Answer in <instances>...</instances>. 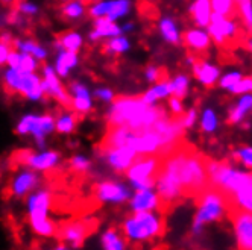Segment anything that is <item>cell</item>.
Returning <instances> with one entry per match:
<instances>
[{"mask_svg":"<svg viewBox=\"0 0 252 250\" xmlns=\"http://www.w3.org/2000/svg\"><path fill=\"white\" fill-rule=\"evenodd\" d=\"M167 117L163 106L148 105L141 97L120 96L108 112V126H128L134 131H145Z\"/></svg>","mask_w":252,"mask_h":250,"instance_id":"6da1fadb","label":"cell"},{"mask_svg":"<svg viewBox=\"0 0 252 250\" xmlns=\"http://www.w3.org/2000/svg\"><path fill=\"white\" fill-rule=\"evenodd\" d=\"M207 156L196 152L189 146L179 166V181H181L183 197L196 199L204 190L210 187V177L205 164Z\"/></svg>","mask_w":252,"mask_h":250,"instance_id":"7a4b0ae2","label":"cell"},{"mask_svg":"<svg viewBox=\"0 0 252 250\" xmlns=\"http://www.w3.org/2000/svg\"><path fill=\"white\" fill-rule=\"evenodd\" d=\"M194 200L197 203V212L193 222V234H201L205 224L218 222L228 214L226 195L216 187H208Z\"/></svg>","mask_w":252,"mask_h":250,"instance_id":"3957f363","label":"cell"},{"mask_svg":"<svg viewBox=\"0 0 252 250\" xmlns=\"http://www.w3.org/2000/svg\"><path fill=\"white\" fill-rule=\"evenodd\" d=\"M161 216L154 214L152 211L135 212L123 224L125 237L132 243L154 241L157 237L163 235L164 232V220L161 219Z\"/></svg>","mask_w":252,"mask_h":250,"instance_id":"277c9868","label":"cell"},{"mask_svg":"<svg viewBox=\"0 0 252 250\" xmlns=\"http://www.w3.org/2000/svg\"><path fill=\"white\" fill-rule=\"evenodd\" d=\"M163 155L152 153V155H140L126 170V176L132 182V187L137 190H148L154 188L157 177L159 174L161 166H163Z\"/></svg>","mask_w":252,"mask_h":250,"instance_id":"5b68a950","label":"cell"},{"mask_svg":"<svg viewBox=\"0 0 252 250\" xmlns=\"http://www.w3.org/2000/svg\"><path fill=\"white\" fill-rule=\"evenodd\" d=\"M208 28L210 37L214 43L222 49H234L237 46H243L248 35L232 22V19H226L219 14H211V20Z\"/></svg>","mask_w":252,"mask_h":250,"instance_id":"8992f818","label":"cell"},{"mask_svg":"<svg viewBox=\"0 0 252 250\" xmlns=\"http://www.w3.org/2000/svg\"><path fill=\"white\" fill-rule=\"evenodd\" d=\"M50 193L38 191L29 199V223L32 230L40 237H53L57 234L55 224L47 219V212L50 208Z\"/></svg>","mask_w":252,"mask_h":250,"instance_id":"52a82bcc","label":"cell"},{"mask_svg":"<svg viewBox=\"0 0 252 250\" xmlns=\"http://www.w3.org/2000/svg\"><path fill=\"white\" fill-rule=\"evenodd\" d=\"M228 217L234 226L237 247L243 250H252V212L234 208L228 211Z\"/></svg>","mask_w":252,"mask_h":250,"instance_id":"ba28073f","label":"cell"},{"mask_svg":"<svg viewBox=\"0 0 252 250\" xmlns=\"http://www.w3.org/2000/svg\"><path fill=\"white\" fill-rule=\"evenodd\" d=\"M20 164H25L37 171H47L60 163L58 152H44V153H32L31 150H22L14 156Z\"/></svg>","mask_w":252,"mask_h":250,"instance_id":"9c48e42d","label":"cell"},{"mask_svg":"<svg viewBox=\"0 0 252 250\" xmlns=\"http://www.w3.org/2000/svg\"><path fill=\"white\" fill-rule=\"evenodd\" d=\"M93 224H90L87 222H71V223H67L64 224L58 235L63 241H67L70 243L71 247H81L82 243L85 241V238L93 232Z\"/></svg>","mask_w":252,"mask_h":250,"instance_id":"30bf717a","label":"cell"},{"mask_svg":"<svg viewBox=\"0 0 252 250\" xmlns=\"http://www.w3.org/2000/svg\"><path fill=\"white\" fill-rule=\"evenodd\" d=\"M94 195L100 202H110V203H123L129 199V191L125 185L105 181L96 185Z\"/></svg>","mask_w":252,"mask_h":250,"instance_id":"8fae6325","label":"cell"},{"mask_svg":"<svg viewBox=\"0 0 252 250\" xmlns=\"http://www.w3.org/2000/svg\"><path fill=\"white\" fill-rule=\"evenodd\" d=\"M102 153L105 155L108 164H110L119 173L128 170L137 158V152L129 146L113 147V149H108Z\"/></svg>","mask_w":252,"mask_h":250,"instance_id":"7c38bea8","label":"cell"},{"mask_svg":"<svg viewBox=\"0 0 252 250\" xmlns=\"http://www.w3.org/2000/svg\"><path fill=\"white\" fill-rule=\"evenodd\" d=\"M55 117L52 114H44V115H31V132L35 137V142L38 147L46 146V135L50 134L55 129Z\"/></svg>","mask_w":252,"mask_h":250,"instance_id":"4fadbf2b","label":"cell"},{"mask_svg":"<svg viewBox=\"0 0 252 250\" xmlns=\"http://www.w3.org/2000/svg\"><path fill=\"white\" fill-rule=\"evenodd\" d=\"M158 205H159V199L158 194L152 191V188L148 190H137L135 195L131 200V208L134 212H140V211H158Z\"/></svg>","mask_w":252,"mask_h":250,"instance_id":"5bb4252c","label":"cell"},{"mask_svg":"<svg viewBox=\"0 0 252 250\" xmlns=\"http://www.w3.org/2000/svg\"><path fill=\"white\" fill-rule=\"evenodd\" d=\"M40 184V177L35 171H22L19 176L12 181L11 193L17 197H23L29 191H32L35 187Z\"/></svg>","mask_w":252,"mask_h":250,"instance_id":"9a60e30c","label":"cell"},{"mask_svg":"<svg viewBox=\"0 0 252 250\" xmlns=\"http://www.w3.org/2000/svg\"><path fill=\"white\" fill-rule=\"evenodd\" d=\"M120 33H122V28H119L110 17L102 15L94 19V30L90 33V40L97 41L106 37H117Z\"/></svg>","mask_w":252,"mask_h":250,"instance_id":"2e32d148","label":"cell"},{"mask_svg":"<svg viewBox=\"0 0 252 250\" xmlns=\"http://www.w3.org/2000/svg\"><path fill=\"white\" fill-rule=\"evenodd\" d=\"M193 73L196 76V79L201 83H204L205 86H211L213 83H216V81L219 79V68L214 67L205 61H202L201 58H193Z\"/></svg>","mask_w":252,"mask_h":250,"instance_id":"e0dca14e","label":"cell"},{"mask_svg":"<svg viewBox=\"0 0 252 250\" xmlns=\"http://www.w3.org/2000/svg\"><path fill=\"white\" fill-rule=\"evenodd\" d=\"M183 41L187 49L197 52V53H202V52H207L210 47V33L201 29H191V30L184 32Z\"/></svg>","mask_w":252,"mask_h":250,"instance_id":"ac0fdd59","label":"cell"},{"mask_svg":"<svg viewBox=\"0 0 252 250\" xmlns=\"http://www.w3.org/2000/svg\"><path fill=\"white\" fill-rule=\"evenodd\" d=\"M234 208H239V209L252 212V179L249 182H246L243 187H240L229 197L228 211L234 209Z\"/></svg>","mask_w":252,"mask_h":250,"instance_id":"d6986e66","label":"cell"},{"mask_svg":"<svg viewBox=\"0 0 252 250\" xmlns=\"http://www.w3.org/2000/svg\"><path fill=\"white\" fill-rule=\"evenodd\" d=\"M190 14L196 26L207 28L211 20V2L210 0H194L190 8Z\"/></svg>","mask_w":252,"mask_h":250,"instance_id":"ffe728a7","label":"cell"},{"mask_svg":"<svg viewBox=\"0 0 252 250\" xmlns=\"http://www.w3.org/2000/svg\"><path fill=\"white\" fill-rule=\"evenodd\" d=\"M173 91V85L170 81H164V82H158L154 88H151L149 91H146L141 96V99L145 100L148 105H154L157 100L164 99L167 96H170Z\"/></svg>","mask_w":252,"mask_h":250,"instance_id":"44dd1931","label":"cell"},{"mask_svg":"<svg viewBox=\"0 0 252 250\" xmlns=\"http://www.w3.org/2000/svg\"><path fill=\"white\" fill-rule=\"evenodd\" d=\"M211 2V9L223 15L226 19H236L239 15V6H237V0H210Z\"/></svg>","mask_w":252,"mask_h":250,"instance_id":"7402d4cb","label":"cell"},{"mask_svg":"<svg viewBox=\"0 0 252 250\" xmlns=\"http://www.w3.org/2000/svg\"><path fill=\"white\" fill-rule=\"evenodd\" d=\"M252 108V94L246 93L243 94V97L239 100V103L236 105V108H234L231 112H229V123H240L245 115L248 114V111Z\"/></svg>","mask_w":252,"mask_h":250,"instance_id":"603a6c76","label":"cell"},{"mask_svg":"<svg viewBox=\"0 0 252 250\" xmlns=\"http://www.w3.org/2000/svg\"><path fill=\"white\" fill-rule=\"evenodd\" d=\"M126 241L117 234L114 229L106 230L102 235V247L106 250H122L126 247Z\"/></svg>","mask_w":252,"mask_h":250,"instance_id":"cb8c5ba5","label":"cell"},{"mask_svg":"<svg viewBox=\"0 0 252 250\" xmlns=\"http://www.w3.org/2000/svg\"><path fill=\"white\" fill-rule=\"evenodd\" d=\"M159 30H161V35H163V38L172 44H178L181 41V37H179L178 33V29L173 23V20L170 19H163L159 23Z\"/></svg>","mask_w":252,"mask_h":250,"instance_id":"d4e9b609","label":"cell"},{"mask_svg":"<svg viewBox=\"0 0 252 250\" xmlns=\"http://www.w3.org/2000/svg\"><path fill=\"white\" fill-rule=\"evenodd\" d=\"M240 20L248 29V37L252 35V2L251 0H237Z\"/></svg>","mask_w":252,"mask_h":250,"instance_id":"484cf974","label":"cell"},{"mask_svg":"<svg viewBox=\"0 0 252 250\" xmlns=\"http://www.w3.org/2000/svg\"><path fill=\"white\" fill-rule=\"evenodd\" d=\"M129 8H131L129 0H111V2H110V9H108L106 17H110V19L114 22V20L120 19V17L128 14Z\"/></svg>","mask_w":252,"mask_h":250,"instance_id":"4316f807","label":"cell"},{"mask_svg":"<svg viewBox=\"0 0 252 250\" xmlns=\"http://www.w3.org/2000/svg\"><path fill=\"white\" fill-rule=\"evenodd\" d=\"M61 41V46L68 50V52H79L81 46H82V37L76 32H65L58 38Z\"/></svg>","mask_w":252,"mask_h":250,"instance_id":"83f0119b","label":"cell"},{"mask_svg":"<svg viewBox=\"0 0 252 250\" xmlns=\"http://www.w3.org/2000/svg\"><path fill=\"white\" fill-rule=\"evenodd\" d=\"M102 49L106 53H116V55H119V53H123V52H126V50L129 49V41L126 40V38H123V37H119V35H117V37H114L113 40L105 43L102 46Z\"/></svg>","mask_w":252,"mask_h":250,"instance_id":"f1b7e54d","label":"cell"},{"mask_svg":"<svg viewBox=\"0 0 252 250\" xmlns=\"http://www.w3.org/2000/svg\"><path fill=\"white\" fill-rule=\"evenodd\" d=\"M76 126V117L73 114H64V115H60L57 118V123H55V128L60 134H70L73 132Z\"/></svg>","mask_w":252,"mask_h":250,"instance_id":"f546056e","label":"cell"},{"mask_svg":"<svg viewBox=\"0 0 252 250\" xmlns=\"http://www.w3.org/2000/svg\"><path fill=\"white\" fill-rule=\"evenodd\" d=\"M84 12H85V9H84V3L81 2V0H79V2H70V3H67L63 8V11H61V14L65 17V19H68V20L79 19V17L84 15Z\"/></svg>","mask_w":252,"mask_h":250,"instance_id":"4dcf8cb0","label":"cell"},{"mask_svg":"<svg viewBox=\"0 0 252 250\" xmlns=\"http://www.w3.org/2000/svg\"><path fill=\"white\" fill-rule=\"evenodd\" d=\"M172 85H173V91L172 94L178 99H184L187 96V91H189V79L187 76L184 75H179L175 78V81H172Z\"/></svg>","mask_w":252,"mask_h":250,"instance_id":"1f68e13d","label":"cell"},{"mask_svg":"<svg viewBox=\"0 0 252 250\" xmlns=\"http://www.w3.org/2000/svg\"><path fill=\"white\" fill-rule=\"evenodd\" d=\"M201 128L205 131V132H214L216 128H218V117L216 114L211 111V110H205V112L202 114V118H201Z\"/></svg>","mask_w":252,"mask_h":250,"instance_id":"d6a6232c","label":"cell"},{"mask_svg":"<svg viewBox=\"0 0 252 250\" xmlns=\"http://www.w3.org/2000/svg\"><path fill=\"white\" fill-rule=\"evenodd\" d=\"M57 64H61L64 67H67L68 70L73 68L78 65V53L76 52H61L58 55V59H57Z\"/></svg>","mask_w":252,"mask_h":250,"instance_id":"836d02e7","label":"cell"},{"mask_svg":"<svg viewBox=\"0 0 252 250\" xmlns=\"http://www.w3.org/2000/svg\"><path fill=\"white\" fill-rule=\"evenodd\" d=\"M229 91L232 94H246L252 93V78H242L237 83H234Z\"/></svg>","mask_w":252,"mask_h":250,"instance_id":"e575fe53","label":"cell"},{"mask_svg":"<svg viewBox=\"0 0 252 250\" xmlns=\"http://www.w3.org/2000/svg\"><path fill=\"white\" fill-rule=\"evenodd\" d=\"M73 108H75L76 112L87 114L90 110H92V97H90V96H75Z\"/></svg>","mask_w":252,"mask_h":250,"instance_id":"d590c367","label":"cell"},{"mask_svg":"<svg viewBox=\"0 0 252 250\" xmlns=\"http://www.w3.org/2000/svg\"><path fill=\"white\" fill-rule=\"evenodd\" d=\"M70 167L71 170H75L78 173H87L90 167H92V164H90V161L85 156H75L70 159Z\"/></svg>","mask_w":252,"mask_h":250,"instance_id":"8d00e7d4","label":"cell"},{"mask_svg":"<svg viewBox=\"0 0 252 250\" xmlns=\"http://www.w3.org/2000/svg\"><path fill=\"white\" fill-rule=\"evenodd\" d=\"M37 58L32 56L31 53H22V65H20V70L25 71V73H33L35 70H37L38 64H37Z\"/></svg>","mask_w":252,"mask_h":250,"instance_id":"74e56055","label":"cell"},{"mask_svg":"<svg viewBox=\"0 0 252 250\" xmlns=\"http://www.w3.org/2000/svg\"><path fill=\"white\" fill-rule=\"evenodd\" d=\"M234 156H236V159L240 161L246 168L252 170V147H242L237 152H234Z\"/></svg>","mask_w":252,"mask_h":250,"instance_id":"f35d334b","label":"cell"},{"mask_svg":"<svg viewBox=\"0 0 252 250\" xmlns=\"http://www.w3.org/2000/svg\"><path fill=\"white\" fill-rule=\"evenodd\" d=\"M108 9H110V2H96L92 5L88 14H90V17H93V19H97V17L106 15Z\"/></svg>","mask_w":252,"mask_h":250,"instance_id":"ab89813d","label":"cell"},{"mask_svg":"<svg viewBox=\"0 0 252 250\" xmlns=\"http://www.w3.org/2000/svg\"><path fill=\"white\" fill-rule=\"evenodd\" d=\"M240 79H242V73H237V71H236V73H229V75H226V76H223L220 79V86L222 88H228V90H229V88L234 83H237Z\"/></svg>","mask_w":252,"mask_h":250,"instance_id":"60d3db41","label":"cell"},{"mask_svg":"<svg viewBox=\"0 0 252 250\" xmlns=\"http://www.w3.org/2000/svg\"><path fill=\"white\" fill-rule=\"evenodd\" d=\"M8 65L9 68H15V70H20V65H22V55L17 52H9L8 55Z\"/></svg>","mask_w":252,"mask_h":250,"instance_id":"b9f144b4","label":"cell"},{"mask_svg":"<svg viewBox=\"0 0 252 250\" xmlns=\"http://www.w3.org/2000/svg\"><path fill=\"white\" fill-rule=\"evenodd\" d=\"M169 106H170V110L175 115H183L184 114V106L181 103V99H178V97H172L169 100Z\"/></svg>","mask_w":252,"mask_h":250,"instance_id":"7bdbcfd3","label":"cell"},{"mask_svg":"<svg viewBox=\"0 0 252 250\" xmlns=\"http://www.w3.org/2000/svg\"><path fill=\"white\" fill-rule=\"evenodd\" d=\"M17 132H19L20 135H26L31 132V115H25L22 118L19 126H17Z\"/></svg>","mask_w":252,"mask_h":250,"instance_id":"ee69618b","label":"cell"},{"mask_svg":"<svg viewBox=\"0 0 252 250\" xmlns=\"http://www.w3.org/2000/svg\"><path fill=\"white\" fill-rule=\"evenodd\" d=\"M196 117H197L196 110H190L189 112H184L183 114V123H184V128L186 129H189V128L193 126L194 121H196Z\"/></svg>","mask_w":252,"mask_h":250,"instance_id":"f6af8a7d","label":"cell"},{"mask_svg":"<svg viewBox=\"0 0 252 250\" xmlns=\"http://www.w3.org/2000/svg\"><path fill=\"white\" fill-rule=\"evenodd\" d=\"M96 97H99L100 100H105V102L114 100L113 91L111 90H106V88H100V90H96Z\"/></svg>","mask_w":252,"mask_h":250,"instance_id":"bcb514c9","label":"cell"},{"mask_svg":"<svg viewBox=\"0 0 252 250\" xmlns=\"http://www.w3.org/2000/svg\"><path fill=\"white\" fill-rule=\"evenodd\" d=\"M8 55H9V47L0 43V67L8 61Z\"/></svg>","mask_w":252,"mask_h":250,"instance_id":"7dc6e473","label":"cell"},{"mask_svg":"<svg viewBox=\"0 0 252 250\" xmlns=\"http://www.w3.org/2000/svg\"><path fill=\"white\" fill-rule=\"evenodd\" d=\"M243 46H245L248 50H251V52H252V37H246V40H245Z\"/></svg>","mask_w":252,"mask_h":250,"instance_id":"c3c4849f","label":"cell"},{"mask_svg":"<svg viewBox=\"0 0 252 250\" xmlns=\"http://www.w3.org/2000/svg\"><path fill=\"white\" fill-rule=\"evenodd\" d=\"M81 2H82L84 5H90V3H96L97 0H81Z\"/></svg>","mask_w":252,"mask_h":250,"instance_id":"681fc988","label":"cell"},{"mask_svg":"<svg viewBox=\"0 0 252 250\" xmlns=\"http://www.w3.org/2000/svg\"><path fill=\"white\" fill-rule=\"evenodd\" d=\"M2 2H3V3H11L12 0H2Z\"/></svg>","mask_w":252,"mask_h":250,"instance_id":"f907efd6","label":"cell"}]
</instances>
